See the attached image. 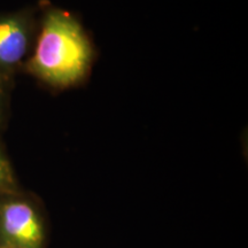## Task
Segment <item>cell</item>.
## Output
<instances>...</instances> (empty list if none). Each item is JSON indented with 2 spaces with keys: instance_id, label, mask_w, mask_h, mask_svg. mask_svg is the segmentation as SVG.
I'll use <instances>...</instances> for the list:
<instances>
[{
  "instance_id": "cell-5",
  "label": "cell",
  "mask_w": 248,
  "mask_h": 248,
  "mask_svg": "<svg viewBox=\"0 0 248 248\" xmlns=\"http://www.w3.org/2000/svg\"><path fill=\"white\" fill-rule=\"evenodd\" d=\"M7 83L6 80L0 77V123L4 120L7 110V101H8V92H7Z\"/></svg>"
},
{
  "instance_id": "cell-4",
  "label": "cell",
  "mask_w": 248,
  "mask_h": 248,
  "mask_svg": "<svg viewBox=\"0 0 248 248\" xmlns=\"http://www.w3.org/2000/svg\"><path fill=\"white\" fill-rule=\"evenodd\" d=\"M14 176L11 164L1 147H0V194L5 192H11L14 186Z\"/></svg>"
},
{
  "instance_id": "cell-1",
  "label": "cell",
  "mask_w": 248,
  "mask_h": 248,
  "mask_svg": "<svg viewBox=\"0 0 248 248\" xmlns=\"http://www.w3.org/2000/svg\"><path fill=\"white\" fill-rule=\"evenodd\" d=\"M94 57L92 40L78 17L47 6L23 69L49 88L64 90L86 79Z\"/></svg>"
},
{
  "instance_id": "cell-2",
  "label": "cell",
  "mask_w": 248,
  "mask_h": 248,
  "mask_svg": "<svg viewBox=\"0 0 248 248\" xmlns=\"http://www.w3.org/2000/svg\"><path fill=\"white\" fill-rule=\"evenodd\" d=\"M44 230L35 207L21 197L0 194V248H43Z\"/></svg>"
},
{
  "instance_id": "cell-3",
  "label": "cell",
  "mask_w": 248,
  "mask_h": 248,
  "mask_svg": "<svg viewBox=\"0 0 248 248\" xmlns=\"http://www.w3.org/2000/svg\"><path fill=\"white\" fill-rule=\"evenodd\" d=\"M37 23L28 9L0 14V77L9 80L23 69L32 49Z\"/></svg>"
}]
</instances>
